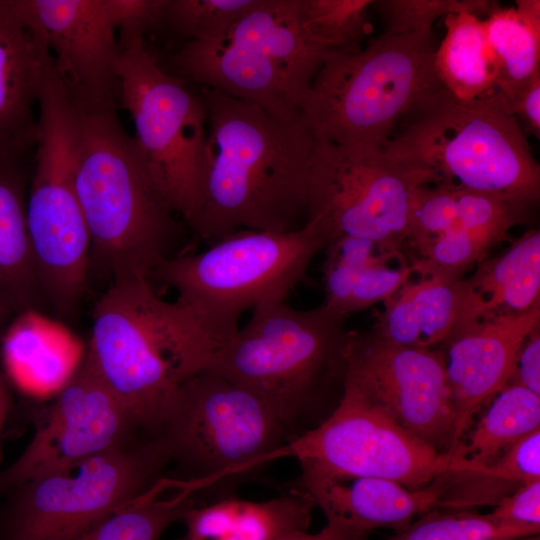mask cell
Masks as SVG:
<instances>
[{"label":"cell","mask_w":540,"mask_h":540,"mask_svg":"<svg viewBox=\"0 0 540 540\" xmlns=\"http://www.w3.org/2000/svg\"><path fill=\"white\" fill-rule=\"evenodd\" d=\"M201 99L207 168L190 228L210 244L240 230L302 228L316 140L302 114L280 118L214 89L204 88Z\"/></svg>","instance_id":"cell-1"},{"label":"cell","mask_w":540,"mask_h":540,"mask_svg":"<svg viewBox=\"0 0 540 540\" xmlns=\"http://www.w3.org/2000/svg\"><path fill=\"white\" fill-rule=\"evenodd\" d=\"M223 344L184 304L146 277L113 281L93 308L85 357L147 433L177 390L214 365Z\"/></svg>","instance_id":"cell-2"},{"label":"cell","mask_w":540,"mask_h":540,"mask_svg":"<svg viewBox=\"0 0 540 540\" xmlns=\"http://www.w3.org/2000/svg\"><path fill=\"white\" fill-rule=\"evenodd\" d=\"M79 114L76 192L90 238V267H98L112 282L149 279L158 265L175 256L171 250L181 227L176 213L117 110Z\"/></svg>","instance_id":"cell-3"},{"label":"cell","mask_w":540,"mask_h":540,"mask_svg":"<svg viewBox=\"0 0 540 540\" xmlns=\"http://www.w3.org/2000/svg\"><path fill=\"white\" fill-rule=\"evenodd\" d=\"M433 34L384 31L356 51H330L301 105L317 139L384 147L405 125L452 96L434 65Z\"/></svg>","instance_id":"cell-4"},{"label":"cell","mask_w":540,"mask_h":540,"mask_svg":"<svg viewBox=\"0 0 540 540\" xmlns=\"http://www.w3.org/2000/svg\"><path fill=\"white\" fill-rule=\"evenodd\" d=\"M156 436L169 458L168 477L200 504L236 496L292 441L263 399L212 370L182 384Z\"/></svg>","instance_id":"cell-5"},{"label":"cell","mask_w":540,"mask_h":540,"mask_svg":"<svg viewBox=\"0 0 540 540\" xmlns=\"http://www.w3.org/2000/svg\"><path fill=\"white\" fill-rule=\"evenodd\" d=\"M343 320L323 304L307 310L286 300L260 304L209 370L263 399L293 441L323 422L327 392L344 383Z\"/></svg>","instance_id":"cell-6"},{"label":"cell","mask_w":540,"mask_h":540,"mask_svg":"<svg viewBox=\"0 0 540 540\" xmlns=\"http://www.w3.org/2000/svg\"><path fill=\"white\" fill-rule=\"evenodd\" d=\"M329 52L307 35L300 0H256L219 38L184 42L170 73L292 119Z\"/></svg>","instance_id":"cell-7"},{"label":"cell","mask_w":540,"mask_h":540,"mask_svg":"<svg viewBox=\"0 0 540 540\" xmlns=\"http://www.w3.org/2000/svg\"><path fill=\"white\" fill-rule=\"evenodd\" d=\"M382 148L429 170L435 184L500 195L526 209L540 196V166L499 92L471 101L449 96Z\"/></svg>","instance_id":"cell-8"},{"label":"cell","mask_w":540,"mask_h":540,"mask_svg":"<svg viewBox=\"0 0 540 540\" xmlns=\"http://www.w3.org/2000/svg\"><path fill=\"white\" fill-rule=\"evenodd\" d=\"M326 244L308 223L289 232L240 230L204 251L165 260L149 280L173 288L176 300L224 347L246 311L286 300Z\"/></svg>","instance_id":"cell-9"},{"label":"cell","mask_w":540,"mask_h":540,"mask_svg":"<svg viewBox=\"0 0 540 540\" xmlns=\"http://www.w3.org/2000/svg\"><path fill=\"white\" fill-rule=\"evenodd\" d=\"M37 106L39 135L27 191V226L45 300L69 317L87 286L90 238L76 192L81 118L53 61Z\"/></svg>","instance_id":"cell-10"},{"label":"cell","mask_w":540,"mask_h":540,"mask_svg":"<svg viewBox=\"0 0 540 540\" xmlns=\"http://www.w3.org/2000/svg\"><path fill=\"white\" fill-rule=\"evenodd\" d=\"M157 436L130 440L63 471L20 483L0 504V540H69L168 477Z\"/></svg>","instance_id":"cell-11"},{"label":"cell","mask_w":540,"mask_h":540,"mask_svg":"<svg viewBox=\"0 0 540 540\" xmlns=\"http://www.w3.org/2000/svg\"><path fill=\"white\" fill-rule=\"evenodd\" d=\"M145 35L119 31L120 107L159 189L188 224L203 197L207 168V116L201 96L162 66Z\"/></svg>","instance_id":"cell-12"},{"label":"cell","mask_w":540,"mask_h":540,"mask_svg":"<svg viewBox=\"0 0 540 540\" xmlns=\"http://www.w3.org/2000/svg\"><path fill=\"white\" fill-rule=\"evenodd\" d=\"M282 457L298 460V486L375 477L420 488L444 474L488 469L458 452L436 450L405 430L347 380L332 413L288 443Z\"/></svg>","instance_id":"cell-13"},{"label":"cell","mask_w":540,"mask_h":540,"mask_svg":"<svg viewBox=\"0 0 540 540\" xmlns=\"http://www.w3.org/2000/svg\"><path fill=\"white\" fill-rule=\"evenodd\" d=\"M433 174L381 147L315 140L308 178L306 222L327 244L342 237L375 242L400 253L407 241L412 193ZM326 244V245H327Z\"/></svg>","instance_id":"cell-14"},{"label":"cell","mask_w":540,"mask_h":540,"mask_svg":"<svg viewBox=\"0 0 540 540\" xmlns=\"http://www.w3.org/2000/svg\"><path fill=\"white\" fill-rule=\"evenodd\" d=\"M345 380L405 430L452 452L455 413L442 351L391 344L371 332H347Z\"/></svg>","instance_id":"cell-15"},{"label":"cell","mask_w":540,"mask_h":540,"mask_svg":"<svg viewBox=\"0 0 540 540\" xmlns=\"http://www.w3.org/2000/svg\"><path fill=\"white\" fill-rule=\"evenodd\" d=\"M140 433L147 432L84 356L21 455L0 471V495L25 481L67 470Z\"/></svg>","instance_id":"cell-16"},{"label":"cell","mask_w":540,"mask_h":540,"mask_svg":"<svg viewBox=\"0 0 540 540\" xmlns=\"http://www.w3.org/2000/svg\"><path fill=\"white\" fill-rule=\"evenodd\" d=\"M45 41L79 111L118 110L121 52L110 0H12Z\"/></svg>","instance_id":"cell-17"},{"label":"cell","mask_w":540,"mask_h":540,"mask_svg":"<svg viewBox=\"0 0 540 540\" xmlns=\"http://www.w3.org/2000/svg\"><path fill=\"white\" fill-rule=\"evenodd\" d=\"M540 302L520 313L499 314L454 331L445 341V368L455 413L453 450L473 415L511 380L526 338L539 328Z\"/></svg>","instance_id":"cell-18"},{"label":"cell","mask_w":540,"mask_h":540,"mask_svg":"<svg viewBox=\"0 0 540 540\" xmlns=\"http://www.w3.org/2000/svg\"><path fill=\"white\" fill-rule=\"evenodd\" d=\"M452 474L439 476L420 488L383 478L360 477L307 483L299 485L296 491L306 494L328 522L344 530L349 540H365L367 533L376 528L400 532L416 516L435 509Z\"/></svg>","instance_id":"cell-19"},{"label":"cell","mask_w":540,"mask_h":540,"mask_svg":"<svg viewBox=\"0 0 540 540\" xmlns=\"http://www.w3.org/2000/svg\"><path fill=\"white\" fill-rule=\"evenodd\" d=\"M52 62L41 36L0 0V156L26 157L35 148L34 107Z\"/></svg>","instance_id":"cell-20"},{"label":"cell","mask_w":540,"mask_h":540,"mask_svg":"<svg viewBox=\"0 0 540 540\" xmlns=\"http://www.w3.org/2000/svg\"><path fill=\"white\" fill-rule=\"evenodd\" d=\"M539 297L540 232L533 229L503 254L481 262L471 277L461 278L452 333L495 315L524 312L540 302Z\"/></svg>","instance_id":"cell-21"},{"label":"cell","mask_w":540,"mask_h":540,"mask_svg":"<svg viewBox=\"0 0 540 540\" xmlns=\"http://www.w3.org/2000/svg\"><path fill=\"white\" fill-rule=\"evenodd\" d=\"M28 172L26 157L0 156V305L19 314L46 302L27 226Z\"/></svg>","instance_id":"cell-22"},{"label":"cell","mask_w":540,"mask_h":540,"mask_svg":"<svg viewBox=\"0 0 540 540\" xmlns=\"http://www.w3.org/2000/svg\"><path fill=\"white\" fill-rule=\"evenodd\" d=\"M324 249L327 254L323 265V305L343 319L389 300L413 272L406 262L397 268L389 267V260H403L401 254L383 251L367 239L342 237Z\"/></svg>","instance_id":"cell-23"},{"label":"cell","mask_w":540,"mask_h":540,"mask_svg":"<svg viewBox=\"0 0 540 540\" xmlns=\"http://www.w3.org/2000/svg\"><path fill=\"white\" fill-rule=\"evenodd\" d=\"M313 501L292 491L267 501L236 496L197 504L182 520L186 530L178 540H276L298 530H307Z\"/></svg>","instance_id":"cell-24"},{"label":"cell","mask_w":540,"mask_h":540,"mask_svg":"<svg viewBox=\"0 0 540 540\" xmlns=\"http://www.w3.org/2000/svg\"><path fill=\"white\" fill-rule=\"evenodd\" d=\"M460 280L422 276L406 283L389 300L370 331L382 341L408 347L431 348L445 342L460 307Z\"/></svg>","instance_id":"cell-25"},{"label":"cell","mask_w":540,"mask_h":540,"mask_svg":"<svg viewBox=\"0 0 540 540\" xmlns=\"http://www.w3.org/2000/svg\"><path fill=\"white\" fill-rule=\"evenodd\" d=\"M484 25L496 65V90L508 102L540 75V1L498 5Z\"/></svg>","instance_id":"cell-26"},{"label":"cell","mask_w":540,"mask_h":540,"mask_svg":"<svg viewBox=\"0 0 540 540\" xmlns=\"http://www.w3.org/2000/svg\"><path fill=\"white\" fill-rule=\"evenodd\" d=\"M445 36L435 51L440 81L453 98L471 101L496 93V65L484 19L469 13L444 17Z\"/></svg>","instance_id":"cell-27"},{"label":"cell","mask_w":540,"mask_h":540,"mask_svg":"<svg viewBox=\"0 0 540 540\" xmlns=\"http://www.w3.org/2000/svg\"><path fill=\"white\" fill-rule=\"evenodd\" d=\"M540 480V429L508 447L485 472L454 473L438 501L440 510L495 506L524 484Z\"/></svg>","instance_id":"cell-28"},{"label":"cell","mask_w":540,"mask_h":540,"mask_svg":"<svg viewBox=\"0 0 540 540\" xmlns=\"http://www.w3.org/2000/svg\"><path fill=\"white\" fill-rule=\"evenodd\" d=\"M199 504L196 496L169 478L98 524L69 540H160L164 531Z\"/></svg>","instance_id":"cell-29"},{"label":"cell","mask_w":540,"mask_h":540,"mask_svg":"<svg viewBox=\"0 0 540 540\" xmlns=\"http://www.w3.org/2000/svg\"><path fill=\"white\" fill-rule=\"evenodd\" d=\"M540 429V396L515 383L495 395L459 452L488 466L508 447Z\"/></svg>","instance_id":"cell-30"},{"label":"cell","mask_w":540,"mask_h":540,"mask_svg":"<svg viewBox=\"0 0 540 540\" xmlns=\"http://www.w3.org/2000/svg\"><path fill=\"white\" fill-rule=\"evenodd\" d=\"M540 528L504 522L491 513L432 509L386 540H514L539 535Z\"/></svg>","instance_id":"cell-31"},{"label":"cell","mask_w":540,"mask_h":540,"mask_svg":"<svg viewBox=\"0 0 540 540\" xmlns=\"http://www.w3.org/2000/svg\"><path fill=\"white\" fill-rule=\"evenodd\" d=\"M373 0H300L307 35L329 51H356L373 31Z\"/></svg>","instance_id":"cell-32"},{"label":"cell","mask_w":540,"mask_h":540,"mask_svg":"<svg viewBox=\"0 0 540 540\" xmlns=\"http://www.w3.org/2000/svg\"><path fill=\"white\" fill-rule=\"evenodd\" d=\"M256 0H163L159 27L189 41L222 36Z\"/></svg>","instance_id":"cell-33"},{"label":"cell","mask_w":540,"mask_h":540,"mask_svg":"<svg viewBox=\"0 0 540 540\" xmlns=\"http://www.w3.org/2000/svg\"><path fill=\"white\" fill-rule=\"evenodd\" d=\"M497 5L487 0H373L371 7L381 15L386 32L428 34L440 17L459 12L481 17Z\"/></svg>","instance_id":"cell-34"},{"label":"cell","mask_w":540,"mask_h":540,"mask_svg":"<svg viewBox=\"0 0 540 540\" xmlns=\"http://www.w3.org/2000/svg\"><path fill=\"white\" fill-rule=\"evenodd\" d=\"M452 188L457 203L456 224L495 245L505 239L511 227L523 220L528 210L500 195Z\"/></svg>","instance_id":"cell-35"},{"label":"cell","mask_w":540,"mask_h":540,"mask_svg":"<svg viewBox=\"0 0 540 540\" xmlns=\"http://www.w3.org/2000/svg\"><path fill=\"white\" fill-rule=\"evenodd\" d=\"M457 221V203L451 186L438 183L417 187L408 212L407 241L419 250L426 243L450 230Z\"/></svg>","instance_id":"cell-36"},{"label":"cell","mask_w":540,"mask_h":540,"mask_svg":"<svg viewBox=\"0 0 540 540\" xmlns=\"http://www.w3.org/2000/svg\"><path fill=\"white\" fill-rule=\"evenodd\" d=\"M490 513L504 522L540 528V480L522 485L500 500Z\"/></svg>","instance_id":"cell-37"},{"label":"cell","mask_w":540,"mask_h":540,"mask_svg":"<svg viewBox=\"0 0 540 540\" xmlns=\"http://www.w3.org/2000/svg\"><path fill=\"white\" fill-rule=\"evenodd\" d=\"M508 105L526 136L540 138V75L517 93Z\"/></svg>","instance_id":"cell-38"},{"label":"cell","mask_w":540,"mask_h":540,"mask_svg":"<svg viewBox=\"0 0 540 540\" xmlns=\"http://www.w3.org/2000/svg\"><path fill=\"white\" fill-rule=\"evenodd\" d=\"M509 383H515L540 396V333L534 330L524 341ZM508 383V384H509Z\"/></svg>","instance_id":"cell-39"},{"label":"cell","mask_w":540,"mask_h":540,"mask_svg":"<svg viewBox=\"0 0 540 540\" xmlns=\"http://www.w3.org/2000/svg\"><path fill=\"white\" fill-rule=\"evenodd\" d=\"M276 540H349L344 530L333 522H328L326 526L315 534L307 533V530H298L287 533Z\"/></svg>","instance_id":"cell-40"},{"label":"cell","mask_w":540,"mask_h":540,"mask_svg":"<svg viewBox=\"0 0 540 540\" xmlns=\"http://www.w3.org/2000/svg\"><path fill=\"white\" fill-rule=\"evenodd\" d=\"M9 408V397H0V435Z\"/></svg>","instance_id":"cell-41"},{"label":"cell","mask_w":540,"mask_h":540,"mask_svg":"<svg viewBox=\"0 0 540 540\" xmlns=\"http://www.w3.org/2000/svg\"><path fill=\"white\" fill-rule=\"evenodd\" d=\"M0 397H8V394L4 388V385L1 379V375H0Z\"/></svg>","instance_id":"cell-42"},{"label":"cell","mask_w":540,"mask_h":540,"mask_svg":"<svg viewBox=\"0 0 540 540\" xmlns=\"http://www.w3.org/2000/svg\"><path fill=\"white\" fill-rule=\"evenodd\" d=\"M514 540H540V536L539 535H534V536L520 538V539H514Z\"/></svg>","instance_id":"cell-43"},{"label":"cell","mask_w":540,"mask_h":540,"mask_svg":"<svg viewBox=\"0 0 540 540\" xmlns=\"http://www.w3.org/2000/svg\"><path fill=\"white\" fill-rule=\"evenodd\" d=\"M4 313H6V312L4 311V309L0 305V317H2L4 315Z\"/></svg>","instance_id":"cell-44"}]
</instances>
